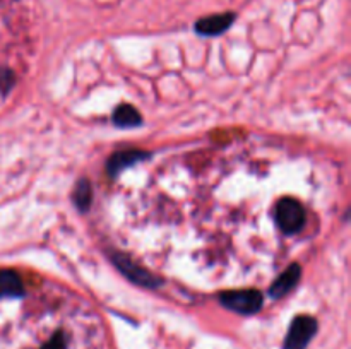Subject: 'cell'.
Masks as SVG:
<instances>
[{"label": "cell", "instance_id": "3", "mask_svg": "<svg viewBox=\"0 0 351 349\" xmlns=\"http://www.w3.org/2000/svg\"><path fill=\"white\" fill-rule=\"evenodd\" d=\"M317 332V322L308 315H300L291 322V327L288 331L285 349H307L308 342Z\"/></svg>", "mask_w": 351, "mask_h": 349}, {"label": "cell", "instance_id": "1", "mask_svg": "<svg viewBox=\"0 0 351 349\" xmlns=\"http://www.w3.org/2000/svg\"><path fill=\"white\" fill-rule=\"evenodd\" d=\"M274 224L285 236L297 235L307 224L304 204L293 197H283L274 207Z\"/></svg>", "mask_w": 351, "mask_h": 349}, {"label": "cell", "instance_id": "10", "mask_svg": "<svg viewBox=\"0 0 351 349\" xmlns=\"http://www.w3.org/2000/svg\"><path fill=\"white\" fill-rule=\"evenodd\" d=\"M91 185L88 183V180H79V183L75 185V190H74V202L81 211H86L91 204Z\"/></svg>", "mask_w": 351, "mask_h": 349}, {"label": "cell", "instance_id": "7", "mask_svg": "<svg viewBox=\"0 0 351 349\" xmlns=\"http://www.w3.org/2000/svg\"><path fill=\"white\" fill-rule=\"evenodd\" d=\"M146 159V153H141V151H120L115 156H112V159L108 161V173L112 177L119 174L120 171L130 168L132 164H136L137 161Z\"/></svg>", "mask_w": 351, "mask_h": 349}, {"label": "cell", "instance_id": "6", "mask_svg": "<svg viewBox=\"0 0 351 349\" xmlns=\"http://www.w3.org/2000/svg\"><path fill=\"white\" fill-rule=\"evenodd\" d=\"M298 279H300V267L298 266H290L288 270H285L280 277H278L276 283L271 286L269 294L273 298H281L287 293H290L295 286H297Z\"/></svg>", "mask_w": 351, "mask_h": 349}, {"label": "cell", "instance_id": "5", "mask_svg": "<svg viewBox=\"0 0 351 349\" xmlns=\"http://www.w3.org/2000/svg\"><path fill=\"white\" fill-rule=\"evenodd\" d=\"M24 294L23 279L16 270H0V298H21Z\"/></svg>", "mask_w": 351, "mask_h": 349}, {"label": "cell", "instance_id": "11", "mask_svg": "<svg viewBox=\"0 0 351 349\" xmlns=\"http://www.w3.org/2000/svg\"><path fill=\"white\" fill-rule=\"evenodd\" d=\"M69 346V334L65 331H55L53 334L50 335L48 341L43 342L40 349H67Z\"/></svg>", "mask_w": 351, "mask_h": 349}, {"label": "cell", "instance_id": "2", "mask_svg": "<svg viewBox=\"0 0 351 349\" xmlns=\"http://www.w3.org/2000/svg\"><path fill=\"white\" fill-rule=\"evenodd\" d=\"M221 303L237 313L252 315L263 307V294L256 289H237L221 294Z\"/></svg>", "mask_w": 351, "mask_h": 349}, {"label": "cell", "instance_id": "4", "mask_svg": "<svg viewBox=\"0 0 351 349\" xmlns=\"http://www.w3.org/2000/svg\"><path fill=\"white\" fill-rule=\"evenodd\" d=\"M235 16L233 14H216V16H209L206 19L197 21L195 24V31L202 36H216V34L225 33L233 23Z\"/></svg>", "mask_w": 351, "mask_h": 349}, {"label": "cell", "instance_id": "8", "mask_svg": "<svg viewBox=\"0 0 351 349\" xmlns=\"http://www.w3.org/2000/svg\"><path fill=\"white\" fill-rule=\"evenodd\" d=\"M115 262H117V266L122 269V272H125L127 276H129L132 281H136V283L144 284V286H154V283H158L156 277L151 276V274H147L146 270L141 269V267L134 266L130 260L119 257V259H115Z\"/></svg>", "mask_w": 351, "mask_h": 349}, {"label": "cell", "instance_id": "9", "mask_svg": "<svg viewBox=\"0 0 351 349\" xmlns=\"http://www.w3.org/2000/svg\"><path fill=\"white\" fill-rule=\"evenodd\" d=\"M113 122L119 127H136L141 123V115L132 106L122 105L113 113Z\"/></svg>", "mask_w": 351, "mask_h": 349}]
</instances>
